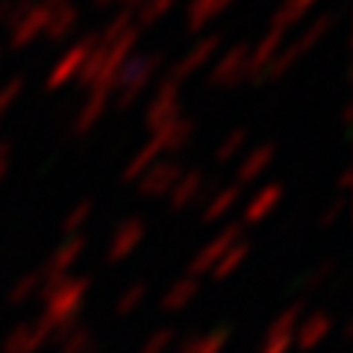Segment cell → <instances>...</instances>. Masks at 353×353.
Returning <instances> with one entry per match:
<instances>
[{
    "label": "cell",
    "instance_id": "28",
    "mask_svg": "<svg viewBox=\"0 0 353 353\" xmlns=\"http://www.w3.org/2000/svg\"><path fill=\"white\" fill-rule=\"evenodd\" d=\"M9 0H0V24H6V15H9Z\"/></svg>",
    "mask_w": 353,
    "mask_h": 353
},
{
    "label": "cell",
    "instance_id": "13",
    "mask_svg": "<svg viewBox=\"0 0 353 353\" xmlns=\"http://www.w3.org/2000/svg\"><path fill=\"white\" fill-rule=\"evenodd\" d=\"M236 0H192L185 9V30L189 32H201L206 24H212L218 15H224Z\"/></svg>",
    "mask_w": 353,
    "mask_h": 353
},
{
    "label": "cell",
    "instance_id": "10",
    "mask_svg": "<svg viewBox=\"0 0 353 353\" xmlns=\"http://www.w3.org/2000/svg\"><path fill=\"white\" fill-rule=\"evenodd\" d=\"M44 6V12H48V27H44V36L48 41L59 44L71 36L80 24V12H77V6L71 0H39Z\"/></svg>",
    "mask_w": 353,
    "mask_h": 353
},
{
    "label": "cell",
    "instance_id": "24",
    "mask_svg": "<svg viewBox=\"0 0 353 353\" xmlns=\"http://www.w3.org/2000/svg\"><path fill=\"white\" fill-rule=\"evenodd\" d=\"M88 209H92V203L88 201H83V203H77L74 209H71V215H68V221H65V227H77V224H83V221L88 218Z\"/></svg>",
    "mask_w": 353,
    "mask_h": 353
},
{
    "label": "cell",
    "instance_id": "19",
    "mask_svg": "<svg viewBox=\"0 0 353 353\" xmlns=\"http://www.w3.org/2000/svg\"><path fill=\"white\" fill-rule=\"evenodd\" d=\"M176 3H180V0H145V3L139 6V12H136V24L141 30L150 27V24H157V21L168 15Z\"/></svg>",
    "mask_w": 353,
    "mask_h": 353
},
{
    "label": "cell",
    "instance_id": "23",
    "mask_svg": "<svg viewBox=\"0 0 353 353\" xmlns=\"http://www.w3.org/2000/svg\"><path fill=\"white\" fill-rule=\"evenodd\" d=\"M139 236H141V224H139V221H127V224L118 230L115 248H118V250H127V248H132V245H136V241H139Z\"/></svg>",
    "mask_w": 353,
    "mask_h": 353
},
{
    "label": "cell",
    "instance_id": "17",
    "mask_svg": "<svg viewBox=\"0 0 353 353\" xmlns=\"http://www.w3.org/2000/svg\"><path fill=\"white\" fill-rule=\"evenodd\" d=\"M157 159H162V150H159L157 141L148 139L145 145H141V148H139V150L130 157V162L124 165V171H121V180H124V183H136L139 176L145 174V171H148V168H150V165L157 162Z\"/></svg>",
    "mask_w": 353,
    "mask_h": 353
},
{
    "label": "cell",
    "instance_id": "11",
    "mask_svg": "<svg viewBox=\"0 0 353 353\" xmlns=\"http://www.w3.org/2000/svg\"><path fill=\"white\" fill-rule=\"evenodd\" d=\"M274 157H277V145H271V141H262V145L253 148L248 157L239 162V168H236V185H239V189L256 183L259 176L274 165Z\"/></svg>",
    "mask_w": 353,
    "mask_h": 353
},
{
    "label": "cell",
    "instance_id": "5",
    "mask_svg": "<svg viewBox=\"0 0 353 353\" xmlns=\"http://www.w3.org/2000/svg\"><path fill=\"white\" fill-rule=\"evenodd\" d=\"M94 48H97V32H88V36H83L77 44H71V48L57 59V65L50 68V74H48V83H44L48 85V92H59L62 85L74 83L77 74L83 71L88 53H92Z\"/></svg>",
    "mask_w": 353,
    "mask_h": 353
},
{
    "label": "cell",
    "instance_id": "25",
    "mask_svg": "<svg viewBox=\"0 0 353 353\" xmlns=\"http://www.w3.org/2000/svg\"><path fill=\"white\" fill-rule=\"evenodd\" d=\"M9 159H12V145L9 141H0V183L9 174Z\"/></svg>",
    "mask_w": 353,
    "mask_h": 353
},
{
    "label": "cell",
    "instance_id": "18",
    "mask_svg": "<svg viewBox=\"0 0 353 353\" xmlns=\"http://www.w3.org/2000/svg\"><path fill=\"white\" fill-rule=\"evenodd\" d=\"M280 197H283V185L280 183H268V185H262V189L253 194V201L248 203V212H245V221H259L271 212L274 206L280 203Z\"/></svg>",
    "mask_w": 353,
    "mask_h": 353
},
{
    "label": "cell",
    "instance_id": "3",
    "mask_svg": "<svg viewBox=\"0 0 353 353\" xmlns=\"http://www.w3.org/2000/svg\"><path fill=\"white\" fill-rule=\"evenodd\" d=\"M9 24V44L12 48H30L36 39L44 36V27H48V12L39 0H18V3L9 6L6 15Z\"/></svg>",
    "mask_w": 353,
    "mask_h": 353
},
{
    "label": "cell",
    "instance_id": "6",
    "mask_svg": "<svg viewBox=\"0 0 353 353\" xmlns=\"http://www.w3.org/2000/svg\"><path fill=\"white\" fill-rule=\"evenodd\" d=\"M248 53H250V44H245V41L227 48L221 53V59L212 65V71H209V85L212 88H233L239 83H245Z\"/></svg>",
    "mask_w": 353,
    "mask_h": 353
},
{
    "label": "cell",
    "instance_id": "12",
    "mask_svg": "<svg viewBox=\"0 0 353 353\" xmlns=\"http://www.w3.org/2000/svg\"><path fill=\"white\" fill-rule=\"evenodd\" d=\"M109 103H112V92H106V88H92L88 97H85V103L80 106V112L74 115V124H71L74 136H85V132H92L97 127V121L103 118Z\"/></svg>",
    "mask_w": 353,
    "mask_h": 353
},
{
    "label": "cell",
    "instance_id": "16",
    "mask_svg": "<svg viewBox=\"0 0 353 353\" xmlns=\"http://www.w3.org/2000/svg\"><path fill=\"white\" fill-rule=\"evenodd\" d=\"M318 0H283V6L274 12L271 18V27L268 30H280V32H289L294 24H301V21L312 12Z\"/></svg>",
    "mask_w": 353,
    "mask_h": 353
},
{
    "label": "cell",
    "instance_id": "9",
    "mask_svg": "<svg viewBox=\"0 0 353 353\" xmlns=\"http://www.w3.org/2000/svg\"><path fill=\"white\" fill-rule=\"evenodd\" d=\"M180 176H183V165L176 159H157L136 183H139V192L145 197H162L174 189Z\"/></svg>",
    "mask_w": 353,
    "mask_h": 353
},
{
    "label": "cell",
    "instance_id": "8",
    "mask_svg": "<svg viewBox=\"0 0 353 353\" xmlns=\"http://www.w3.org/2000/svg\"><path fill=\"white\" fill-rule=\"evenodd\" d=\"M283 44H285V32H280V30H268V32H265L256 48H250V53H248L245 83L262 85V77H265V71H268V65L274 62V57L283 50Z\"/></svg>",
    "mask_w": 353,
    "mask_h": 353
},
{
    "label": "cell",
    "instance_id": "20",
    "mask_svg": "<svg viewBox=\"0 0 353 353\" xmlns=\"http://www.w3.org/2000/svg\"><path fill=\"white\" fill-rule=\"evenodd\" d=\"M239 194H241V189L236 183H230V185H224L215 197H212V203L206 206V221H212V218H221L224 212H230V209L236 206V201H239Z\"/></svg>",
    "mask_w": 353,
    "mask_h": 353
},
{
    "label": "cell",
    "instance_id": "2",
    "mask_svg": "<svg viewBox=\"0 0 353 353\" xmlns=\"http://www.w3.org/2000/svg\"><path fill=\"white\" fill-rule=\"evenodd\" d=\"M333 24H336V15L333 12H327V15H321V18H315L312 24H306V30L297 36L294 41H289V44H283V50L274 57V62L268 65V71H265V77H262V83H274V80H283L285 74H289L297 62H301L309 50L315 48L318 41H321L330 30H333Z\"/></svg>",
    "mask_w": 353,
    "mask_h": 353
},
{
    "label": "cell",
    "instance_id": "4",
    "mask_svg": "<svg viewBox=\"0 0 353 353\" xmlns=\"http://www.w3.org/2000/svg\"><path fill=\"white\" fill-rule=\"evenodd\" d=\"M176 118H183V103H180V85H176L171 77H162V83L153 94V101L148 103L145 112V127L153 132L165 130L168 124H174Z\"/></svg>",
    "mask_w": 353,
    "mask_h": 353
},
{
    "label": "cell",
    "instance_id": "14",
    "mask_svg": "<svg viewBox=\"0 0 353 353\" xmlns=\"http://www.w3.org/2000/svg\"><path fill=\"white\" fill-rule=\"evenodd\" d=\"M192 136H194V121L183 115V118H176L174 124H168L165 130L153 132L150 139L157 141L162 153H176V150H183L185 145H189Z\"/></svg>",
    "mask_w": 353,
    "mask_h": 353
},
{
    "label": "cell",
    "instance_id": "26",
    "mask_svg": "<svg viewBox=\"0 0 353 353\" xmlns=\"http://www.w3.org/2000/svg\"><path fill=\"white\" fill-rule=\"evenodd\" d=\"M347 185H350V168H345V171H341V176H339V183H336L339 194H345V192H347Z\"/></svg>",
    "mask_w": 353,
    "mask_h": 353
},
{
    "label": "cell",
    "instance_id": "29",
    "mask_svg": "<svg viewBox=\"0 0 353 353\" xmlns=\"http://www.w3.org/2000/svg\"><path fill=\"white\" fill-rule=\"evenodd\" d=\"M94 3H97V6H112L115 0H94Z\"/></svg>",
    "mask_w": 353,
    "mask_h": 353
},
{
    "label": "cell",
    "instance_id": "21",
    "mask_svg": "<svg viewBox=\"0 0 353 353\" xmlns=\"http://www.w3.org/2000/svg\"><path fill=\"white\" fill-rule=\"evenodd\" d=\"M245 141H248V130H233L230 136L221 141L218 150H215V162L218 165H227V162H233L236 159V153H241V148H245Z\"/></svg>",
    "mask_w": 353,
    "mask_h": 353
},
{
    "label": "cell",
    "instance_id": "7",
    "mask_svg": "<svg viewBox=\"0 0 353 353\" xmlns=\"http://www.w3.org/2000/svg\"><path fill=\"white\" fill-rule=\"evenodd\" d=\"M221 41H224V39H221L218 32H212V36H203L197 44H192L189 53H185V57H183L180 62H176L174 68H171L168 74H165V77H171V80H174L176 85L185 83L189 77H194L197 71H203L206 65L212 62V57H215L218 48H221Z\"/></svg>",
    "mask_w": 353,
    "mask_h": 353
},
{
    "label": "cell",
    "instance_id": "15",
    "mask_svg": "<svg viewBox=\"0 0 353 353\" xmlns=\"http://www.w3.org/2000/svg\"><path fill=\"white\" fill-rule=\"evenodd\" d=\"M206 176H203V171L201 168H192V171H183V176L176 180V185L168 192V197H171V209H183V206H189L197 194H201L203 189H206Z\"/></svg>",
    "mask_w": 353,
    "mask_h": 353
},
{
    "label": "cell",
    "instance_id": "1",
    "mask_svg": "<svg viewBox=\"0 0 353 353\" xmlns=\"http://www.w3.org/2000/svg\"><path fill=\"white\" fill-rule=\"evenodd\" d=\"M159 68H162V53H132L115 77L112 103L118 112H127L130 106H136L141 92L150 85V80L159 74Z\"/></svg>",
    "mask_w": 353,
    "mask_h": 353
},
{
    "label": "cell",
    "instance_id": "22",
    "mask_svg": "<svg viewBox=\"0 0 353 353\" xmlns=\"http://www.w3.org/2000/svg\"><path fill=\"white\" fill-rule=\"evenodd\" d=\"M21 92H24V77H12L9 83L0 85V118H3L6 109L21 97Z\"/></svg>",
    "mask_w": 353,
    "mask_h": 353
},
{
    "label": "cell",
    "instance_id": "27",
    "mask_svg": "<svg viewBox=\"0 0 353 353\" xmlns=\"http://www.w3.org/2000/svg\"><path fill=\"white\" fill-rule=\"evenodd\" d=\"M350 118H353V109H350V103H347L345 109H341V124H345V130L350 127Z\"/></svg>",
    "mask_w": 353,
    "mask_h": 353
}]
</instances>
